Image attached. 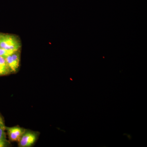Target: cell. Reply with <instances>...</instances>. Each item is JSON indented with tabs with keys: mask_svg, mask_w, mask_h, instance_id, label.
I'll list each match as a JSON object with an SVG mask.
<instances>
[{
	"mask_svg": "<svg viewBox=\"0 0 147 147\" xmlns=\"http://www.w3.org/2000/svg\"><path fill=\"white\" fill-rule=\"evenodd\" d=\"M5 125L0 126V147L7 146V145L8 142L6 139L5 131Z\"/></svg>",
	"mask_w": 147,
	"mask_h": 147,
	"instance_id": "8992f818",
	"label": "cell"
},
{
	"mask_svg": "<svg viewBox=\"0 0 147 147\" xmlns=\"http://www.w3.org/2000/svg\"><path fill=\"white\" fill-rule=\"evenodd\" d=\"M3 125H5L3 120L1 117H0V126H3Z\"/></svg>",
	"mask_w": 147,
	"mask_h": 147,
	"instance_id": "ba28073f",
	"label": "cell"
},
{
	"mask_svg": "<svg viewBox=\"0 0 147 147\" xmlns=\"http://www.w3.org/2000/svg\"><path fill=\"white\" fill-rule=\"evenodd\" d=\"M0 117H1V116H0Z\"/></svg>",
	"mask_w": 147,
	"mask_h": 147,
	"instance_id": "30bf717a",
	"label": "cell"
},
{
	"mask_svg": "<svg viewBox=\"0 0 147 147\" xmlns=\"http://www.w3.org/2000/svg\"><path fill=\"white\" fill-rule=\"evenodd\" d=\"M0 35H1V34H0Z\"/></svg>",
	"mask_w": 147,
	"mask_h": 147,
	"instance_id": "9c48e42d",
	"label": "cell"
},
{
	"mask_svg": "<svg viewBox=\"0 0 147 147\" xmlns=\"http://www.w3.org/2000/svg\"><path fill=\"white\" fill-rule=\"evenodd\" d=\"M16 52V51L6 50V49L0 47V57L5 58L8 56L12 55L13 53Z\"/></svg>",
	"mask_w": 147,
	"mask_h": 147,
	"instance_id": "52a82bcc",
	"label": "cell"
},
{
	"mask_svg": "<svg viewBox=\"0 0 147 147\" xmlns=\"http://www.w3.org/2000/svg\"><path fill=\"white\" fill-rule=\"evenodd\" d=\"M0 47L6 50L15 51L21 50V40L15 35L1 34Z\"/></svg>",
	"mask_w": 147,
	"mask_h": 147,
	"instance_id": "6da1fadb",
	"label": "cell"
},
{
	"mask_svg": "<svg viewBox=\"0 0 147 147\" xmlns=\"http://www.w3.org/2000/svg\"><path fill=\"white\" fill-rule=\"evenodd\" d=\"M37 139V135L32 131H27L22 135L18 141V146L20 147H30L34 144Z\"/></svg>",
	"mask_w": 147,
	"mask_h": 147,
	"instance_id": "3957f363",
	"label": "cell"
},
{
	"mask_svg": "<svg viewBox=\"0 0 147 147\" xmlns=\"http://www.w3.org/2000/svg\"><path fill=\"white\" fill-rule=\"evenodd\" d=\"M11 73L5 58L0 57V76Z\"/></svg>",
	"mask_w": 147,
	"mask_h": 147,
	"instance_id": "5b68a950",
	"label": "cell"
},
{
	"mask_svg": "<svg viewBox=\"0 0 147 147\" xmlns=\"http://www.w3.org/2000/svg\"><path fill=\"white\" fill-rule=\"evenodd\" d=\"M18 50L5 58L11 73H15L20 67L21 52Z\"/></svg>",
	"mask_w": 147,
	"mask_h": 147,
	"instance_id": "7a4b0ae2",
	"label": "cell"
},
{
	"mask_svg": "<svg viewBox=\"0 0 147 147\" xmlns=\"http://www.w3.org/2000/svg\"><path fill=\"white\" fill-rule=\"evenodd\" d=\"M6 129L7 130L9 138L11 142H18L26 131V129L18 126L6 127Z\"/></svg>",
	"mask_w": 147,
	"mask_h": 147,
	"instance_id": "277c9868",
	"label": "cell"
}]
</instances>
